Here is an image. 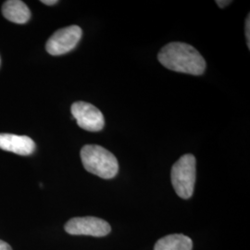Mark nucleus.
I'll use <instances>...</instances> for the list:
<instances>
[{"label":"nucleus","mask_w":250,"mask_h":250,"mask_svg":"<svg viewBox=\"0 0 250 250\" xmlns=\"http://www.w3.org/2000/svg\"><path fill=\"white\" fill-rule=\"evenodd\" d=\"M246 38H247V44L250 49V16L248 15V18L246 20Z\"/></svg>","instance_id":"9d476101"},{"label":"nucleus","mask_w":250,"mask_h":250,"mask_svg":"<svg viewBox=\"0 0 250 250\" xmlns=\"http://www.w3.org/2000/svg\"><path fill=\"white\" fill-rule=\"evenodd\" d=\"M83 36V31L77 25L64 27L55 32L45 44L47 53L61 56L72 51L78 45Z\"/></svg>","instance_id":"20e7f679"},{"label":"nucleus","mask_w":250,"mask_h":250,"mask_svg":"<svg viewBox=\"0 0 250 250\" xmlns=\"http://www.w3.org/2000/svg\"><path fill=\"white\" fill-rule=\"evenodd\" d=\"M72 117L82 129L89 132H99L105 126V119L102 112L94 105L77 101L72 105Z\"/></svg>","instance_id":"423d86ee"},{"label":"nucleus","mask_w":250,"mask_h":250,"mask_svg":"<svg viewBox=\"0 0 250 250\" xmlns=\"http://www.w3.org/2000/svg\"><path fill=\"white\" fill-rule=\"evenodd\" d=\"M2 13L7 20L18 24L26 23L31 17L30 9L21 0L6 1L2 7Z\"/></svg>","instance_id":"6e6552de"},{"label":"nucleus","mask_w":250,"mask_h":250,"mask_svg":"<svg viewBox=\"0 0 250 250\" xmlns=\"http://www.w3.org/2000/svg\"><path fill=\"white\" fill-rule=\"evenodd\" d=\"M41 2L45 5H47V6H52V5H55V4L58 3L57 0H42Z\"/></svg>","instance_id":"ddd939ff"},{"label":"nucleus","mask_w":250,"mask_h":250,"mask_svg":"<svg viewBox=\"0 0 250 250\" xmlns=\"http://www.w3.org/2000/svg\"><path fill=\"white\" fill-rule=\"evenodd\" d=\"M159 62L173 72L202 75L206 70L205 59L191 45L171 42L164 45L158 54Z\"/></svg>","instance_id":"f257e3e1"},{"label":"nucleus","mask_w":250,"mask_h":250,"mask_svg":"<svg viewBox=\"0 0 250 250\" xmlns=\"http://www.w3.org/2000/svg\"><path fill=\"white\" fill-rule=\"evenodd\" d=\"M0 149L21 156H28L36 150V144L26 135L0 134Z\"/></svg>","instance_id":"0eeeda50"},{"label":"nucleus","mask_w":250,"mask_h":250,"mask_svg":"<svg viewBox=\"0 0 250 250\" xmlns=\"http://www.w3.org/2000/svg\"><path fill=\"white\" fill-rule=\"evenodd\" d=\"M193 242L190 237L181 233L169 234L158 240L154 250H192Z\"/></svg>","instance_id":"1a4fd4ad"},{"label":"nucleus","mask_w":250,"mask_h":250,"mask_svg":"<svg viewBox=\"0 0 250 250\" xmlns=\"http://www.w3.org/2000/svg\"><path fill=\"white\" fill-rule=\"evenodd\" d=\"M84 169L100 178H114L119 171L116 157L99 145H85L81 149Z\"/></svg>","instance_id":"f03ea898"},{"label":"nucleus","mask_w":250,"mask_h":250,"mask_svg":"<svg viewBox=\"0 0 250 250\" xmlns=\"http://www.w3.org/2000/svg\"><path fill=\"white\" fill-rule=\"evenodd\" d=\"M0 250H12V249L8 243L0 240Z\"/></svg>","instance_id":"f8f14e48"},{"label":"nucleus","mask_w":250,"mask_h":250,"mask_svg":"<svg viewBox=\"0 0 250 250\" xmlns=\"http://www.w3.org/2000/svg\"><path fill=\"white\" fill-rule=\"evenodd\" d=\"M196 158L192 154H186L176 161L170 171L171 185L176 194L183 199L193 196L196 183Z\"/></svg>","instance_id":"7ed1b4c3"},{"label":"nucleus","mask_w":250,"mask_h":250,"mask_svg":"<svg viewBox=\"0 0 250 250\" xmlns=\"http://www.w3.org/2000/svg\"><path fill=\"white\" fill-rule=\"evenodd\" d=\"M65 231L72 235H90L95 237L106 236L111 227L106 221L97 217L72 218L64 226Z\"/></svg>","instance_id":"39448f33"},{"label":"nucleus","mask_w":250,"mask_h":250,"mask_svg":"<svg viewBox=\"0 0 250 250\" xmlns=\"http://www.w3.org/2000/svg\"><path fill=\"white\" fill-rule=\"evenodd\" d=\"M232 3V1L231 0H227V1H221V0H218V1H216V4L220 7V8H222V9H224L225 7H227L228 5H230Z\"/></svg>","instance_id":"9b49d317"}]
</instances>
